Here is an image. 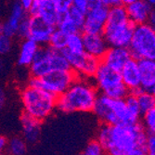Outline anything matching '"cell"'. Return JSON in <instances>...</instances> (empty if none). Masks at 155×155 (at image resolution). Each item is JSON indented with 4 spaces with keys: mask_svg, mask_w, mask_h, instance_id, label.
I'll return each mask as SVG.
<instances>
[{
    "mask_svg": "<svg viewBox=\"0 0 155 155\" xmlns=\"http://www.w3.org/2000/svg\"><path fill=\"white\" fill-rule=\"evenodd\" d=\"M147 131L141 123L101 124L97 139L110 155H147Z\"/></svg>",
    "mask_w": 155,
    "mask_h": 155,
    "instance_id": "cell-1",
    "label": "cell"
},
{
    "mask_svg": "<svg viewBox=\"0 0 155 155\" xmlns=\"http://www.w3.org/2000/svg\"><path fill=\"white\" fill-rule=\"evenodd\" d=\"M98 95L92 79L77 77L62 94L57 97V110L63 114L91 112Z\"/></svg>",
    "mask_w": 155,
    "mask_h": 155,
    "instance_id": "cell-2",
    "label": "cell"
},
{
    "mask_svg": "<svg viewBox=\"0 0 155 155\" xmlns=\"http://www.w3.org/2000/svg\"><path fill=\"white\" fill-rule=\"evenodd\" d=\"M135 26L127 17L125 7L115 6L109 8L102 35L109 47L128 48Z\"/></svg>",
    "mask_w": 155,
    "mask_h": 155,
    "instance_id": "cell-3",
    "label": "cell"
},
{
    "mask_svg": "<svg viewBox=\"0 0 155 155\" xmlns=\"http://www.w3.org/2000/svg\"><path fill=\"white\" fill-rule=\"evenodd\" d=\"M23 114L44 122L57 108V97L40 88L26 86L20 92Z\"/></svg>",
    "mask_w": 155,
    "mask_h": 155,
    "instance_id": "cell-4",
    "label": "cell"
},
{
    "mask_svg": "<svg viewBox=\"0 0 155 155\" xmlns=\"http://www.w3.org/2000/svg\"><path fill=\"white\" fill-rule=\"evenodd\" d=\"M70 68L62 51L56 50L48 45L39 47L31 65L28 67L30 75L35 77H42L55 70Z\"/></svg>",
    "mask_w": 155,
    "mask_h": 155,
    "instance_id": "cell-5",
    "label": "cell"
},
{
    "mask_svg": "<svg viewBox=\"0 0 155 155\" xmlns=\"http://www.w3.org/2000/svg\"><path fill=\"white\" fill-rule=\"evenodd\" d=\"M92 81L100 94L111 98H124L129 90L122 81L120 72L101 62Z\"/></svg>",
    "mask_w": 155,
    "mask_h": 155,
    "instance_id": "cell-6",
    "label": "cell"
},
{
    "mask_svg": "<svg viewBox=\"0 0 155 155\" xmlns=\"http://www.w3.org/2000/svg\"><path fill=\"white\" fill-rule=\"evenodd\" d=\"M131 57L137 61L141 59L155 60V28L150 23L136 25L128 46Z\"/></svg>",
    "mask_w": 155,
    "mask_h": 155,
    "instance_id": "cell-7",
    "label": "cell"
},
{
    "mask_svg": "<svg viewBox=\"0 0 155 155\" xmlns=\"http://www.w3.org/2000/svg\"><path fill=\"white\" fill-rule=\"evenodd\" d=\"M78 76L73 70H55L42 77L31 76L27 81V86L43 88L56 97L62 94Z\"/></svg>",
    "mask_w": 155,
    "mask_h": 155,
    "instance_id": "cell-8",
    "label": "cell"
},
{
    "mask_svg": "<svg viewBox=\"0 0 155 155\" xmlns=\"http://www.w3.org/2000/svg\"><path fill=\"white\" fill-rule=\"evenodd\" d=\"M62 53L71 69L78 77L82 78L92 79L101 62L100 59L91 56L84 51L80 54H74L63 49Z\"/></svg>",
    "mask_w": 155,
    "mask_h": 155,
    "instance_id": "cell-9",
    "label": "cell"
},
{
    "mask_svg": "<svg viewBox=\"0 0 155 155\" xmlns=\"http://www.w3.org/2000/svg\"><path fill=\"white\" fill-rule=\"evenodd\" d=\"M28 15L38 17L45 22L56 27L61 14L58 11L54 0H35Z\"/></svg>",
    "mask_w": 155,
    "mask_h": 155,
    "instance_id": "cell-10",
    "label": "cell"
},
{
    "mask_svg": "<svg viewBox=\"0 0 155 155\" xmlns=\"http://www.w3.org/2000/svg\"><path fill=\"white\" fill-rule=\"evenodd\" d=\"M109 8L103 4L97 8L88 9L83 25L82 33L84 34H102L103 28L108 17Z\"/></svg>",
    "mask_w": 155,
    "mask_h": 155,
    "instance_id": "cell-11",
    "label": "cell"
},
{
    "mask_svg": "<svg viewBox=\"0 0 155 155\" xmlns=\"http://www.w3.org/2000/svg\"><path fill=\"white\" fill-rule=\"evenodd\" d=\"M84 17H86V13L71 7L66 12L61 14L56 27H58L67 35L82 33Z\"/></svg>",
    "mask_w": 155,
    "mask_h": 155,
    "instance_id": "cell-12",
    "label": "cell"
},
{
    "mask_svg": "<svg viewBox=\"0 0 155 155\" xmlns=\"http://www.w3.org/2000/svg\"><path fill=\"white\" fill-rule=\"evenodd\" d=\"M28 15V12L22 8V7L18 3V1H14L9 9L8 17L0 23V33H3L8 36H16L17 29L20 22Z\"/></svg>",
    "mask_w": 155,
    "mask_h": 155,
    "instance_id": "cell-13",
    "label": "cell"
},
{
    "mask_svg": "<svg viewBox=\"0 0 155 155\" xmlns=\"http://www.w3.org/2000/svg\"><path fill=\"white\" fill-rule=\"evenodd\" d=\"M30 31L28 38L35 41L39 46H47L55 27L45 22L38 17L30 16Z\"/></svg>",
    "mask_w": 155,
    "mask_h": 155,
    "instance_id": "cell-14",
    "label": "cell"
},
{
    "mask_svg": "<svg viewBox=\"0 0 155 155\" xmlns=\"http://www.w3.org/2000/svg\"><path fill=\"white\" fill-rule=\"evenodd\" d=\"M91 112H93L101 124L110 125L118 124L117 119L111 110V97L103 94L98 93Z\"/></svg>",
    "mask_w": 155,
    "mask_h": 155,
    "instance_id": "cell-15",
    "label": "cell"
},
{
    "mask_svg": "<svg viewBox=\"0 0 155 155\" xmlns=\"http://www.w3.org/2000/svg\"><path fill=\"white\" fill-rule=\"evenodd\" d=\"M130 58L132 57L128 48L109 47L101 59V61L110 68L120 72V70Z\"/></svg>",
    "mask_w": 155,
    "mask_h": 155,
    "instance_id": "cell-16",
    "label": "cell"
},
{
    "mask_svg": "<svg viewBox=\"0 0 155 155\" xmlns=\"http://www.w3.org/2000/svg\"><path fill=\"white\" fill-rule=\"evenodd\" d=\"M140 87L144 91L155 94V60L141 59L137 61Z\"/></svg>",
    "mask_w": 155,
    "mask_h": 155,
    "instance_id": "cell-17",
    "label": "cell"
},
{
    "mask_svg": "<svg viewBox=\"0 0 155 155\" xmlns=\"http://www.w3.org/2000/svg\"><path fill=\"white\" fill-rule=\"evenodd\" d=\"M83 42H84V50L90 54L91 56L101 59L105 54L106 50L109 48L106 39L102 34H84Z\"/></svg>",
    "mask_w": 155,
    "mask_h": 155,
    "instance_id": "cell-18",
    "label": "cell"
},
{
    "mask_svg": "<svg viewBox=\"0 0 155 155\" xmlns=\"http://www.w3.org/2000/svg\"><path fill=\"white\" fill-rule=\"evenodd\" d=\"M154 9L145 0H137V1L125 6L127 17L135 25L148 22L151 11Z\"/></svg>",
    "mask_w": 155,
    "mask_h": 155,
    "instance_id": "cell-19",
    "label": "cell"
},
{
    "mask_svg": "<svg viewBox=\"0 0 155 155\" xmlns=\"http://www.w3.org/2000/svg\"><path fill=\"white\" fill-rule=\"evenodd\" d=\"M120 75L124 86L129 92L140 87V75L137 61L130 58L120 70Z\"/></svg>",
    "mask_w": 155,
    "mask_h": 155,
    "instance_id": "cell-20",
    "label": "cell"
},
{
    "mask_svg": "<svg viewBox=\"0 0 155 155\" xmlns=\"http://www.w3.org/2000/svg\"><path fill=\"white\" fill-rule=\"evenodd\" d=\"M21 126L22 137L27 144H35L39 141L41 136V124L39 120L33 118L25 114L21 116Z\"/></svg>",
    "mask_w": 155,
    "mask_h": 155,
    "instance_id": "cell-21",
    "label": "cell"
},
{
    "mask_svg": "<svg viewBox=\"0 0 155 155\" xmlns=\"http://www.w3.org/2000/svg\"><path fill=\"white\" fill-rule=\"evenodd\" d=\"M39 45L30 38L22 39L20 45V50L18 54L17 64L21 68H28L35 56L36 51L39 48Z\"/></svg>",
    "mask_w": 155,
    "mask_h": 155,
    "instance_id": "cell-22",
    "label": "cell"
},
{
    "mask_svg": "<svg viewBox=\"0 0 155 155\" xmlns=\"http://www.w3.org/2000/svg\"><path fill=\"white\" fill-rule=\"evenodd\" d=\"M64 49L74 54L83 53L84 50V42H83L82 33L68 35L66 40V47Z\"/></svg>",
    "mask_w": 155,
    "mask_h": 155,
    "instance_id": "cell-23",
    "label": "cell"
},
{
    "mask_svg": "<svg viewBox=\"0 0 155 155\" xmlns=\"http://www.w3.org/2000/svg\"><path fill=\"white\" fill-rule=\"evenodd\" d=\"M67 36H68V35L66 33H64L63 31L59 29L58 27H55V29L53 30V32L50 35L48 46H49L50 48H52L56 50L62 51L66 47Z\"/></svg>",
    "mask_w": 155,
    "mask_h": 155,
    "instance_id": "cell-24",
    "label": "cell"
},
{
    "mask_svg": "<svg viewBox=\"0 0 155 155\" xmlns=\"http://www.w3.org/2000/svg\"><path fill=\"white\" fill-rule=\"evenodd\" d=\"M27 145L23 137H14L8 140L6 150L12 155H23L27 152Z\"/></svg>",
    "mask_w": 155,
    "mask_h": 155,
    "instance_id": "cell-25",
    "label": "cell"
},
{
    "mask_svg": "<svg viewBox=\"0 0 155 155\" xmlns=\"http://www.w3.org/2000/svg\"><path fill=\"white\" fill-rule=\"evenodd\" d=\"M137 103L141 111V115L147 110L155 108V96L150 92L141 90L139 93L136 95Z\"/></svg>",
    "mask_w": 155,
    "mask_h": 155,
    "instance_id": "cell-26",
    "label": "cell"
},
{
    "mask_svg": "<svg viewBox=\"0 0 155 155\" xmlns=\"http://www.w3.org/2000/svg\"><path fill=\"white\" fill-rule=\"evenodd\" d=\"M124 101L126 103V106H127V109L129 110V114L131 115L133 123L140 122L141 111H140L136 95H134L132 93H128V95L124 97Z\"/></svg>",
    "mask_w": 155,
    "mask_h": 155,
    "instance_id": "cell-27",
    "label": "cell"
},
{
    "mask_svg": "<svg viewBox=\"0 0 155 155\" xmlns=\"http://www.w3.org/2000/svg\"><path fill=\"white\" fill-rule=\"evenodd\" d=\"M140 123L143 125L147 133H155V108L142 114Z\"/></svg>",
    "mask_w": 155,
    "mask_h": 155,
    "instance_id": "cell-28",
    "label": "cell"
},
{
    "mask_svg": "<svg viewBox=\"0 0 155 155\" xmlns=\"http://www.w3.org/2000/svg\"><path fill=\"white\" fill-rule=\"evenodd\" d=\"M104 153V148L97 138L90 140L83 150V154L84 155H102Z\"/></svg>",
    "mask_w": 155,
    "mask_h": 155,
    "instance_id": "cell-29",
    "label": "cell"
},
{
    "mask_svg": "<svg viewBox=\"0 0 155 155\" xmlns=\"http://www.w3.org/2000/svg\"><path fill=\"white\" fill-rule=\"evenodd\" d=\"M13 37L0 33V55L5 56L11 52L13 48Z\"/></svg>",
    "mask_w": 155,
    "mask_h": 155,
    "instance_id": "cell-30",
    "label": "cell"
},
{
    "mask_svg": "<svg viewBox=\"0 0 155 155\" xmlns=\"http://www.w3.org/2000/svg\"><path fill=\"white\" fill-rule=\"evenodd\" d=\"M29 31H30V18H29V15H27L20 22L18 29H17L16 35L20 37L21 39L28 38V36H29Z\"/></svg>",
    "mask_w": 155,
    "mask_h": 155,
    "instance_id": "cell-31",
    "label": "cell"
},
{
    "mask_svg": "<svg viewBox=\"0 0 155 155\" xmlns=\"http://www.w3.org/2000/svg\"><path fill=\"white\" fill-rule=\"evenodd\" d=\"M146 150L148 155L155 154V133H148L146 138Z\"/></svg>",
    "mask_w": 155,
    "mask_h": 155,
    "instance_id": "cell-32",
    "label": "cell"
},
{
    "mask_svg": "<svg viewBox=\"0 0 155 155\" xmlns=\"http://www.w3.org/2000/svg\"><path fill=\"white\" fill-rule=\"evenodd\" d=\"M54 3L61 14H63L72 7V0H54Z\"/></svg>",
    "mask_w": 155,
    "mask_h": 155,
    "instance_id": "cell-33",
    "label": "cell"
},
{
    "mask_svg": "<svg viewBox=\"0 0 155 155\" xmlns=\"http://www.w3.org/2000/svg\"><path fill=\"white\" fill-rule=\"evenodd\" d=\"M72 7L86 13L87 11V0H72Z\"/></svg>",
    "mask_w": 155,
    "mask_h": 155,
    "instance_id": "cell-34",
    "label": "cell"
},
{
    "mask_svg": "<svg viewBox=\"0 0 155 155\" xmlns=\"http://www.w3.org/2000/svg\"><path fill=\"white\" fill-rule=\"evenodd\" d=\"M7 101V95H6V90L5 88L0 84V111H1L6 104Z\"/></svg>",
    "mask_w": 155,
    "mask_h": 155,
    "instance_id": "cell-35",
    "label": "cell"
},
{
    "mask_svg": "<svg viewBox=\"0 0 155 155\" xmlns=\"http://www.w3.org/2000/svg\"><path fill=\"white\" fill-rule=\"evenodd\" d=\"M17 1L22 7V8L25 9L28 12V10L31 8V7H32V5H33L35 0H17Z\"/></svg>",
    "mask_w": 155,
    "mask_h": 155,
    "instance_id": "cell-36",
    "label": "cell"
},
{
    "mask_svg": "<svg viewBox=\"0 0 155 155\" xmlns=\"http://www.w3.org/2000/svg\"><path fill=\"white\" fill-rule=\"evenodd\" d=\"M101 2L104 6L108 7L109 8H112V7H115V6L122 5L121 0H101Z\"/></svg>",
    "mask_w": 155,
    "mask_h": 155,
    "instance_id": "cell-37",
    "label": "cell"
},
{
    "mask_svg": "<svg viewBox=\"0 0 155 155\" xmlns=\"http://www.w3.org/2000/svg\"><path fill=\"white\" fill-rule=\"evenodd\" d=\"M8 145V139L4 136H0V154H2L6 151Z\"/></svg>",
    "mask_w": 155,
    "mask_h": 155,
    "instance_id": "cell-38",
    "label": "cell"
},
{
    "mask_svg": "<svg viewBox=\"0 0 155 155\" xmlns=\"http://www.w3.org/2000/svg\"><path fill=\"white\" fill-rule=\"evenodd\" d=\"M102 5L101 0H87V10Z\"/></svg>",
    "mask_w": 155,
    "mask_h": 155,
    "instance_id": "cell-39",
    "label": "cell"
},
{
    "mask_svg": "<svg viewBox=\"0 0 155 155\" xmlns=\"http://www.w3.org/2000/svg\"><path fill=\"white\" fill-rule=\"evenodd\" d=\"M148 23H150L152 26H155V10L153 9L150 13V15L148 20Z\"/></svg>",
    "mask_w": 155,
    "mask_h": 155,
    "instance_id": "cell-40",
    "label": "cell"
},
{
    "mask_svg": "<svg viewBox=\"0 0 155 155\" xmlns=\"http://www.w3.org/2000/svg\"><path fill=\"white\" fill-rule=\"evenodd\" d=\"M135 1H137V0H121V3H122L123 6L125 7V6H127V5H129V4H131V3H133Z\"/></svg>",
    "mask_w": 155,
    "mask_h": 155,
    "instance_id": "cell-41",
    "label": "cell"
},
{
    "mask_svg": "<svg viewBox=\"0 0 155 155\" xmlns=\"http://www.w3.org/2000/svg\"><path fill=\"white\" fill-rule=\"evenodd\" d=\"M145 1H146L148 4H150L151 7H153V8H154V5H155V0H145Z\"/></svg>",
    "mask_w": 155,
    "mask_h": 155,
    "instance_id": "cell-42",
    "label": "cell"
},
{
    "mask_svg": "<svg viewBox=\"0 0 155 155\" xmlns=\"http://www.w3.org/2000/svg\"><path fill=\"white\" fill-rule=\"evenodd\" d=\"M3 14V10H2V8H1V6H0V16H1Z\"/></svg>",
    "mask_w": 155,
    "mask_h": 155,
    "instance_id": "cell-43",
    "label": "cell"
},
{
    "mask_svg": "<svg viewBox=\"0 0 155 155\" xmlns=\"http://www.w3.org/2000/svg\"><path fill=\"white\" fill-rule=\"evenodd\" d=\"M5 1H11V0H5Z\"/></svg>",
    "mask_w": 155,
    "mask_h": 155,
    "instance_id": "cell-44",
    "label": "cell"
}]
</instances>
